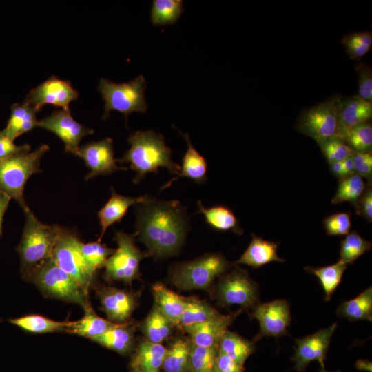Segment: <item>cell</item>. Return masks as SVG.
Returning <instances> with one entry per match:
<instances>
[{
  "mask_svg": "<svg viewBox=\"0 0 372 372\" xmlns=\"http://www.w3.org/2000/svg\"><path fill=\"white\" fill-rule=\"evenodd\" d=\"M136 235L156 258L176 254L188 230L186 208L176 200L163 201L150 196L136 205Z\"/></svg>",
  "mask_w": 372,
  "mask_h": 372,
  "instance_id": "cell-1",
  "label": "cell"
},
{
  "mask_svg": "<svg viewBox=\"0 0 372 372\" xmlns=\"http://www.w3.org/2000/svg\"><path fill=\"white\" fill-rule=\"evenodd\" d=\"M130 149L116 162L128 163L136 176L134 184L139 183L147 174H157L159 167H165L172 174H178L180 166L172 159V150L165 144L164 137L152 130H138L127 138Z\"/></svg>",
  "mask_w": 372,
  "mask_h": 372,
  "instance_id": "cell-2",
  "label": "cell"
},
{
  "mask_svg": "<svg viewBox=\"0 0 372 372\" xmlns=\"http://www.w3.org/2000/svg\"><path fill=\"white\" fill-rule=\"evenodd\" d=\"M24 212L25 222L17 251L20 257L21 275L24 279L30 280L33 273L52 258L63 227L41 223L29 208Z\"/></svg>",
  "mask_w": 372,
  "mask_h": 372,
  "instance_id": "cell-3",
  "label": "cell"
},
{
  "mask_svg": "<svg viewBox=\"0 0 372 372\" xmlns=\"http://www.w3.org/2000/svg\"><path fill=\"white\" fill-rule=\"evenodd\" d=\"M43 144L32 152H24L0 160V190L14 198L23 208L28 207L24 199V187L28 178L34 174L40 173V161L49 150Z\"/></svg>",
  "mask_w": 372,
  "mask_h": 372,
  "instance_id": "cell-4",
  "label": "cell"
},
{
  "mask_svg": "<svg viewBox=\"0 0 372 372\" xmlns=\"http://www.w3.org/2000/svg\"><path fill=\"white\" fill-rule=\"evenodd\" d=\"M231 265L221 254H205L194 260L174 265L171 269L170 280L180 289H207L216 278Z\"/></svg>",
  "mask_w": 372,
  "mask_h": 372,
  "instance_id": "cell-5",
  "label": "cell"
},
{
  "mask_svg": "<svg viewBox=\"0 0 372 372\" xmlns=\"http://www.w3.org/2000/svg\"><path fill=\"white\" fill-rule=\"evenodd\" d=\"M46 296L72 302L83 309L91 306L88 293L69 274L50 258L44 262L30 278Z\"/></svg>",
  "mask_w": 372,
  "mask_h": 372,
  "instance_id": "cell-6",
  "label": "cell"
},
{
  "mask_svg": "<svg viewBox=\"0 0 372 372\" xmlns=\"http://www.w3.org/2000/svg\"><path fill=\"white\" fill-rule=\"evenodd\" d=\"M147 82L139 75L128 82L116 83L107 79H101L98 89L105 101L103 119L109 117L112 110L125 115L137 112L145 113L148 105L145 98Z\"/></svg>",
  "mask_w": 372,
  "mask_h": 372,
  "instance_id": "cell-7",
  "label": "cell"
},
{
  "mask_svg": "<svg viewBox=\"0 0 372 372\" xmlns=\"http://www.w3.org/2000/svg\"><path fill=\"white\" fill-rule=\"evenodd\" d=\"M136 236V233L127 234L121 231H116L114 240L118 247L104 266V276L107 280L131 284L139 277L140 262L149 256L147 253L141 252L135 245Z\"/></svg>",
  "mask_w": 372,
  "mask_h": 372,
  "instance_id": "cell-8",
  "label": "cell"
},
{
  "mask_svg": "<svg viewBox=\"0 0 372 372\" xmlns=\"http://www.w3.org/2000/svg\"><path fill=\"white\" fill-rule=\"evenodd\" d=\"M338 98L330 99L304 111L297 121V130L317 143L339 136Z\"/></svg>",
  "mask_w": 372,
  "mask_h": 372,
  "instance_id": "cell-9",
  "label": "cell"
},
{
  "mask_svg": "<svg viewBox=\"0 0 372 372\" xmlns=\"http://www.w3.org/2000/svg\"><path fill=\"white\" fill-rule=\"evenodd\" d=\"M80 242L74 231L63 227L52 258L88 293L94 273L90 270L81 255L79 248Z\"/></svg>",
  "mask_w": 372,
  "mask_h": 372,
  "instance_id": "cell-10",
  "label": "cell"
},
{
  "mask_svg": "<svg viewBox=\"0 0 372 372\" xmlns=\"http://www.w3.org/2000/svg\"><path fill=\"white\" fill-rule=\"evenodd\" d=\"M218 304L223 307L240 305L242 309H252L258 302V285L247 270L236 266L219 280L216 290Z\"/></svg>",
  "mask_w": 372,
  "mask_h": 372,
  "instance_id": "cell-11",
  "label": "cell"
},
{
  "mask_svg": "<svg viewBox=\"0 0 372 372\" xmlns=\"http://www.w3.org/2000/svg\"><path fill=\"white\" fill-rule=\"evenodd\" d=\"M251 317L257 320L260 324V331L253 342L263 337L277 338L287 335L291 322L289 305L282 299L258 303L251 309Z\"/></svg>",
  "mask_w": 372,
  "mask_h": 372,
  "instance_id": "cell-12",
  "label": "cell"
},
{
  "mask_svg": "<svg viewBox=\"0 0 372 372\" xmlns=\"http://www.w3.org/2000/svg\"><path fill=\"white\" fill-rule=\"evenodd\" d=\"M37 126L56 134L64 143L65 151L76 156L83 138L94 134L93 129L76 121L70 110L61 109L38 121Z\"/></svg>",
  "mask_w": 372,
  "mask_h": 372,
  "instance_id": "cell-13",
  "label": "cell"
},
{
  "mask_svg": "<svg viewBox=\"0 0 372 372\" xmlns=\"http://www.w3.org/2000/svg\"><path fill=\"white\" fill-rule=\"evenodd\" d=\"M78 97L79 92L72 87L70 81L52 76L32 88L26 95L24 101L39 112L45 104L70 110V103Z\"/></svg>",
  "mask_w": 372,
  "mask_h": 372,
  "instance_id": "cell-14",
  "label": "cell"
},
{
  "mask_svg": "<svg viewBox=\"0 0 372 372\" xmlns=\"http://www.w3.org/2000/svg\"><path fill=\"white\" fill-rule=\"evenodd\" d=\"M336 327L337 323H333L327 328L319 329L311 335L296 340V347L291 358L296 371H304L308 364L313 360L318 361L321 367H325L324 361Z\"/></svg>",
  "mask_w": 372,
  "mask_h": 372,
  "instance_id": "cell-15",
  "label": "cell"
},
{
  "mask_svg": "<svg viewBox=\"0 0 372 372\" xmlns=\"http://www.w3.org/2000/svg\"><path fill=\"white\" fill-rule=\"evenodd\" d=\"M76 156L82 158L90 169L85 176L86 180L97 176L110 175L116 171L127 169L125 167L117 165L113 140L109 137L82 145Z\"/></svg>",
  "mask_w": 372,
  "mask_h": 372,
  "instance_id": "cell-16",
  "label": "cell"
},
{
  "mask_svg": "<svg viewBox=\"0 0 372 372\" xmlns=\"http://www.w3.org/2000/svg\"><path fill=\"white\" fill-rule=\"evenodd\" d=\"M101 309L109 320L125 323L131 316L136 305V295L112 287H104L98 291Z\"/></svg>",
  "mask_w": 372,
  "mask_h": 372,
  "instance_id": "cell-17",
  "label": "cell"
},
{
  "mask_svg": "<svg viewBox=\"0 0 372 372\" xmlns=\"http://www.w3.org/2000/svg\"><path fill=\"white\" fill-rule=\"evenodd\" d=\"M242 309L229 315H220L206 322L193 325L183 330L189 333L195 345L218 348V342L234 320L242 311Z\"/></svg>",
  "mask_w": 372,
  "mask_h": 372,
  "instance_id": "cell-18",
  "label": "cell"
},
{
  "mask_svg": "<svg viewBox=\"0 0 372 372\" xmlns=\"http://www.w3.org/2000/svg\"><path fill=\"white\" fill-rule=\"evenodd\" d=\"M339 137L349 129L369 122L372 117V103L358 95L339 100Z\"/></svg>",
  "mask_w": 372,
  "mask_h": 372,
  "instance_id": "cell-19",
  "label": "cell"
},
{
  "mask_svg": "<svg viewBox=\"0 0 372 372\" xmlns=\"http://www.w3.org/2000/svg\"><path fill=\"white\" fill-rule=\"evenodd\" d=\"M112 195L105 205L99 211L98 217L101 227V232L98 240L101 242L106 229L114 223L121 222L132 205L145 201L149 196L138 197L125 196L117 194L111 188Z\"/></svg>",
  "mask_w": 372,
  "mask_h": 372,
  "instance_id": "cell-20",
  "label": "cell"
},
{
  "mask_svg": "<svg viewBox=\"0 0 372 372\" xmlns=\"http://www.w3.org/2000/svg\"><path fill=\"white\" fill-rule=\"evenodd\" d=\"M251 235V242L235 264H243L257 269L271 262L285 261L278 255V242L265 240L254 234Z\"/></svg>",
  "mask_w": 372,
  "mask_h": 372,
  "instance_id": "cell-21",
  "label": "cell"
},
{
  "mask_svg": "<svg viewBox=\"0 0 372 372\" xmlns=\"http://www.w3.org/2000/svg\"><path fill=\"white\" fill-rule=\"evenodd\" d=\"M180 134L184 137L187 149L182 158V163L180 172L177 176L164 185L160 190H163L181 177H186L196 183H203L207 180V162L205 158L194 148L190 140L189 134Z\"/></svg>",
  "mask_w": 372,
  "mask_h": 372,
  "instance_id": "cell-22",
  "label": "cell"
},
{
  "mask_svg": "<svg viewBox=\"0 0 372 372\" xmlns=\"http://www.w3.org/2000/svg\"><path fill=\"white\" fill-rule=\"evenodd\" d=\"M39 111L25 101L14 103L10 107V116L6 126L0 134L12 141L38 125L37 114Z\"/></svg>",
  "mask_w": 372,
  "mask_h": 372,
  "instance_id": "cell-23",
  "label": "cell"
},
{
  "mask_svg": "<svg viewBox=\"0 0 372 372\" xmlns=\"http://www.w3.org/2000/svg\"><path fill=\"white\" fill-rule=\"evenodd\" d=\"M197 204L198 213L203 214L205 223L212 229L218 231H232L239 235L243 234L238 218L230 208L221 205L207 208L200 200Z\"/></svg>",
  "mask_w": 372,
  "mask_h": 372,
  "instance_id": "cell-24",
  "label": "cell"
},
{
  "mask_svg": "<svg viewBox=\"0 0 372 372\" xmlns=\"http://www.w3.org/2000/svg\"><path fill=\"white\" fill-rule=\"evenodd\" d=\"M152 292L154 305L173 325L178 326L185 308V298L176 293L161 283L154 284Z\"/></svg>",
  "mask_w": 372,
  "mask_h": 372,
  "instance_id": "cell-25",
  "label": "cell"
},
{
  "mask_svg": "<svg viewBox=\"0 0 372 372\" xmlns=\"http://www.w3.org/2000/svg\"><path fill=\"white\" fill-rule=\"evenodd\" d=\"M84 316L79 320L69 322L65 332L92 339L114 327L116 323L99 317L92 306L84 309Z\"/></svg>",
  "mask_w": 372,
  "mask_h": 372,
  "instance_id": "cell-26",
  "label": "cell"
},
{
  "mask_svg": "<svg viewBox=\"0 0 372 372\" xmlns=\"http://www.w3.org/2000/svg\"><path fill=\"white\" fill-rule=\"evenodd\" d=\"M134 327L127 323L116 324L92 341L117 353H128L134 343Z\"/></svg>",
  "mask_w": 372,
  "mask_h": 372,
  "instance_id": "cell-27",
  "label": "cell"
},
{
  "mask_svg": "<svg viewBox=\"0 0 372 372\" xmlns=\"http://www.w3.org/2000/svg\"><path fill=\"white\" fill-rule=\"evenodd\" d=\"M167 350L161 344L142 341L134 356L132 367L138 371L158 372L162 366Z\"/></svg>",
  "mask_w": 372,
  "mask_h": 372,
  "instance_id": "cell-28",
  "label": "cell"
},
{
  "mask_svg": "<svg viewBox=\"0 0 372 372\" xmlns=\"http://www.w3.org/2000/svg\"><path fill=\"white\" fill-rule=\"evenodd\" d=\"M336 313L351 321H372V287H369L355 298L342 302Z\"/></svg>",
  "mask_w": 372,
  "mask_h": 372,
  "instance_id": "cell-29",
  "label": "cell"
},
{
  "mask_svg": "<svg viewBox=\"0 0 372 372\" xmlns=\"http://www.w3.org/2000/svg\"><path fill=\"white\" fill-rule=\"evenodd\" d=\"M218 349L241 366L254 352V342L247 340L236 333L227 330L222 335Z\"/></svg>",
  "mask_w": 372,
  "mask_h": 372,
  "instance_id": "cell-30",
  "label": "cell"
},
{
  "mask_svg": "<svg viewBox=\"0 0 372 372\" xmlns=\"http://www.w3.org/2000/svg\"><path fill=\"white\" fill-rule=\"evenodd\" d=\"M220 315L217 310L205 302L194 297L185 298V308L178 326L184 329Z\"/></svg>",
  "mask_w": 372,
  "mask_h": 372,
  "instance_id": "cell-31",
  "label": "cell"
},
{
  "mask_svg": "<svg viewBox=\"0 0 372 372\" xmlns=\"http://www.w3.org/2000/svg\"><path fill=\"white\" fill-rule=\"evenodd\" d=\"M346 268L347 265L338 260L333 265L324 267H306L304 270L310 274L315 275L319 279L324 292V300L328 302L340 283Z\"/></svg>",
  "mask_w": 372,
  "mask_h": 372,
  "instance_id": "cell-32",
  "label": "cell"
},
{
  "mask_svg": "<svg viewBox=\"0 0 372 372\" xmlns=\"http://www.w3.org/2000/svg\"><path fill=\"white\" fill-rule=\"evenodd\" d=\"M172 322L154 305L142 324V331L147 341L161 344L172 332Z\"/></svg>",
  "mask_w": 372,
  "mask_h": 372,
  "instance_id": "cell-33",
  "label": "cell"
},
{
  "mask_svg": "<svg viewBox=\"0 0 372 372\" xmlns=\"http://www.w3.org/2000/svg\"><path fill=\"white\" fill-rule=\"evenodd\" d=\"M192 344L184 338L175 340L167 350L162 367L165 372H185L189 366Z\"/></svg>",
  "mask_w": 372,
  "mask_h": 372,
  "instance_id": "cell-34",
  "label": "cell"
},
{
  "mask_svg": "<svg viewBox=\"0 0 372 372\" xmlns=\"http://www.w3.org/2000/svg\"><path fill=\"white\" fill-rule=\"evenodd\" d=\"M8 321L26 331L37 333L65 331L69 322L55 321L37 314L11 318Z\"/></svg>",
  "mask_w": 372,
  "mask_h": 372,
  "instance_id": "cell-35",
  "label": "cell"
},
{
  "mask_svg": "<svg viewBox=\"0 0 372 372\" xmlns=\"http://www.w3.org/2000/svg\"><path fill=\"white\" fill-rule=\"evenodd\" d=\"M183 12L182 0H154L152 3L150 21L157 26L174 24Z\"/></svg>",
  "mask_w": 372,
  "mask_h": 372,
  "instance_id": "cell-36",
  "label": "cell"
},
{
  "mask_svg": "<svg viewBox=\"0 0 372 372\" xmlns=\"http://www.w3.org/2000/svg\"><path fill=\"white\" fill-rule=\"evenodd\" d=\"M366 187L362 177L356 173L340 178L331 203L349 202L355 207Z\"/></svg>",
  "mask_w": 372,
  "mask_h": 372,
  "instance_id": "cell-37",
  "label": "cell"
},
{
  "mask_svg": "<svg viewBox=\"0 0 372 372\" xmlns=\"http://www.w3.org/2000/svg\"><path fill=\"white\" fill-rule=\"evenodd\" d=\"M79 251L90 270L93 273L103 267L107 258L115 249L108 247L101 242L79 243Z\"/></svg>",
  "mask_w": 372,
  "mask_h": 372,
  "instance_id": "cell-38",
  "label": "cell"
},
{
  "mask_svg": "<svg viewBox=\"0 0 372 372\" xmlns=\"http://www.w3.org/2000/svg\"><path fill=\"white\" fill-rule=\"evenodd\" d=\"M371 249V242L364 239L357 231H353L340 241L339 260L345 265L352 264Z\"/></svg>",
  "mask_w": 372,
  "mask_h": 372,
  "instance_id": "cell-39",
  "label": "cell"
},
{
  "mask_svg": "<svg viewBox=\"0 0 372 372\" xmlns=\"http://www.w3.org/2000/svg\"><path fill=\"white\" fill-rule=\"evenodd\" d=\"M354 152H370L372 146V125L366 122L347 130L342 137Z\"/></svg>",
  "mask_w": 372,
  "mask_h": 372,
  "instance_id": "cell-40",
  "label": "cell"
},
{
  "mask_svg": "<svg viewBox=\"0 0 372 372\" xmlns=\"http://www.w3.org/2000/svg\"><path fill=\"white\" fill-rule=\"evenodd\" d=\"M218 348H208L192 344L189 355V366L192 372L212 371L216 361Z\"/></svg>",
  "mask_w": 372,
  "mask_h": 372,
  "instance_id": "cell-41",
  "label": "cell"
},
{
  "mask_svg": "<svg viewBox=\"0 0 372 372\" xmlns=\"http://www.w3.org/2000/svg\"><path fill=\"white\" fill-rule=\"evenodd\" d=\"M320 149L330 163L342 161L351 156L354 151L347 144L343 138L334 136L318 143Z\"/></svg>",
  "mask_w": 372,
  "mask_h": 372,
  "instance_id": "cell-42",
  "label": "cell"
},
{
  "mask_svg": "<svg viewBox=\"0 0 372 372\" xmlns=\"http://www.w3.org/2000/svg\"><path fill=\"white\" fill-rule=\"evenodd\" d=\"M323 225L328 235H347L351 227V214L339 212L331 214L324 219Z\"/></svg>",
  "mask_w": 372,
  "mask_h": 372,
  "instance_id": "cell-43",
  "label": "cell"
},
{
  "mask_svg": "<svg viewBox=\"0 0 372 372\" xmlns=\"http://www.w3.org/2000/svg\"><path fill=\"white\" fill-rule=\"evenodd\" d=\"M358 76L359 95L363 99L372 101V71L371 67L361 63L356 67Z\"/></svg>",
  "mask_w": 372,
  "mask_h": 372,
  "instance_id": "cell-44",
  "label": "cell"
},
{
  "mask_svg": "<svg viewBox=\"0 0 372 372\" xmlns=\"http://www.w3.org/2000/svg\"><path fill=\"white\" fill-rule=\"evenodd\" d=\"M355 172L362 177L371 180L372 175L371 152H354L352 155Z\"/></svg>",
  "mask_w": 372,
  "mask_h": 372,
  "instance_id": "cell-45",
  "label": "cell"
},
{
  "mask_svg": "<svg viewBox=\"0 0 372 372\" xmlns=\"http://www.w3.org/2000/svg\"><path fill=\"white\" fill-rule=\"evenodd\" d=\"M30 145H17L14 141L0 134V160L24 152H30Z\"/></svg>",
  "mask_w": 372,
  "mask_h": 372,
  "instance_id": "cell-46",
  "label": "cell"
},
{
  "mask_svg": "<svg viewBox=\"0 0 372 372\" xmlns=\"http://www.w3.org/2000/svg\"><path fill=\"white\" fill-rule=\"evenodd\" d=\"M357 214L362 216L369 222H372V189L368 185L364 194L355 206Z\"/></svg>",
  "mask_w": 372,
  "mask_h": 372,
  "instance_id": "cell-47",
  "label": "cell"
},
{
  "mask_svg": "<svg viewBox=\"0 0 372 372\" xmlns=\"http://www.w3.org/2000/svg\"><path fill=\"white\" fill-rule=\"evenodd\" d=\"M214 367L218 372H243V366L218 349Z\"/></svg>",
  "mask_w": 372,
  "mask_h": 372,
  "instance_id": "cell-48",
  "label": "cell"
},
{
  "mask_svg": "<svg viewBox=\"0 0 372 372\" xmlns=\"http://www.w3.org/2000/svg\"><path fill=\"white\" fill-rule=\"evenodd\" d=\"M341 42L345 47L347 53L351 59H360L371 49V48L349 40L346 36L342 39Z\"/></svg>",
  "mask_w": 372,
  "mask_h": 372,
  "instance_id": "cell-49",
  "label": "cell"
},
{
  "mask_svg": "<svg viewBox=\"0 0 372 372\" xmlns=\"http://www.w3.org/2000/svg\"><path fill=\"white\" fill-rule=\"evenodd\" d=\"M349 40L371 48L372 44V34L369 32H355L345 35Z\"/></svg>",
  "mask_w": 372,
  "mask_h": 372,
  "instance_id": "cell-50",
  "label": "cell"
},
{
  "mask_svg": "<svg viewBox=\"0 0 372 372\" xmlns=\"http://www.w3.org/2000/svg\"><path fill=\"white\" fill-rule=\"evenodd\" d=\"M10 200L8 195L0 190V237L2 234L3 216Z\"/></svg>",
  "mask_w": 372,
  "mask_h": 372,
  "instance_id": "cell-51",
  "label": "cell"
},
{
  "mask_svg": "<svg viewBox=\"0 0 372 372\" xmlns=\"http://www.w3.org/2000/svg\"><path fill=\"white\" fill-rule=\"evenodd\" d=\"M330 169L331 173L340 178L347 176L342 161H337L330 163Z\"/></svg>",
  "mask_w": 372,
  "mask_h": 372,
  "instance_id": "cell-52",
  "label": "cell"
},
{
  "mask_svg": "<svg viewBox=\"0 0 372 372\" xmlns=\"http://www.w3.org/2000/svg\"><path fill=\"white\" fill-rule=\"evenodd\" d=\"M352 155L347 157V158H345L344 160H343L342 161V164H343V166H344V170H345V172H346V174H347V176H349V175H352V174L355 173V169H354V165H353V162Z\"/></svg>",
  "mask_w": 372,
  "mask_h": 372,
  "instance_id": "cell-53",
  "label": "cell"
},
{
  "mask_svg": "<svg viewBox=\"0 0 372 372\" xmlns=\"http://www.w3.org/2000/svg\"><path fill=\"white\" fill-rule=\"evenodd\" d=\"M355 366L357 369L371 372V362L368 360H358Z\"/></svg>",
  "mask_w": 372,
  "mask_h": 372,
  "instance_id": "cell-54",
  "label": "cell"
},
{
  "mask_svg": "<svg viewBox=\"0 0 372 372\" xmlns=\"http://www.w3.org/2000/svg\"><path fill=\"white\" fill-rule=\"evenodd\" d=\"M320 372H341L340 371H327L324 367H321L320 370Z\"/></svg>",
  "mask_w": 372,
  "mask_h": 372,
  "instance_id": "cell-55",
  "label": "cell"
},
{
  "mask_svg": "<svg viewBox=\"0 0 372 372\" xmlns=\"http://www.w3.org/2000/svg\"><path fill=\"white\" fill-rule=\"evenodd\" d=\"M132 372H139L136 369L133 368Z\"/></svg>",
  "mask_w": 372,
  "mask_h": 372,
  "instance_id": "cell-56",
  "label": "cell"
},
{
  "mask_svg": "<svg viewBox=\"0 0 372 372\" xmlns=\"http://www.w3.org/2000/svg\"><path fill=\"white\" fill-rule=\"evenodd\" d=\"M213 372H218V371H217V369L215 367H214Z\"/></svg>",
  "mask_w": 372,
  "mask_h": 372,
  "instance_id": "cell-57",
  "label": "cell"
},
{
  "mask_svg": "<svg viewBox=\"0 0 372 372\" xmlns=\"http://www.w3.org/2000/svg\"><path fill=\"white\" fill-rule=\"evenodd\" d=\"M138 370V369H137ZM139 372H155V371H138Z\"/></svg>",
  "mask_w": 372,
  "mask_h": 372,
  "instance_id": "cell-58",
  "label": "cell"
},
{
  "mask_svg": "<svg viewBox=\"0 0 372 372\" xmlns=\"http://www.w3.org/2000/svg\"><path fill=\"white\" fill-rule=\"evenodd\" d=\"M208 372H213V370H212V371H208Z\"/></svg>",
  "mask_w": 372,
  "mask_h": 372,
  "instance_id": "cell-59",
  "label": "cell"
},
{
  "mask_svg": "<svg viewBox=\"0 0 372 372\" xmlns=\"http://www.w3.org/2000/svg\"><path fill=\"white\" fill-rule=\"evenodd\" d=\"M0 321H1V318H0Z\"/></svg>",
  "mask_w": 372,
  "mask_h": 372,
  "instance_id": "cell-60",
  "label": "cell"
}]
</instances>
